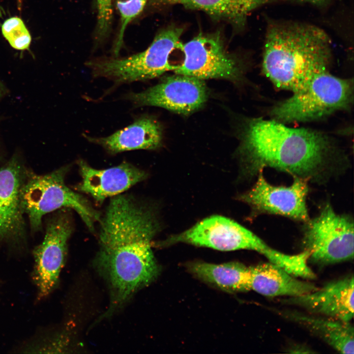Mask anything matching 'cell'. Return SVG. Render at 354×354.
I'll list each match as a JSON object with an SVG mask.
<instances>
[{
	"label": "cell",
	"mask_w": 354,
	"mask_h": 354,
	"mask_svg": "<svg viewBox=\"0 0 354 354\" xmlns=\"http://www.w3.org/2000/svg\"><path fill=\"white\" fill-rule=\"evenodd\" d=\"M183 62L174 71L176 74L201 80L223 79L234 82L243 76L242 63L226 50L217 32L200 33L183 44Z\"/></svg>",
	"instance_id": "9"
},
{
	"label": "cell",
	"mask_w": 354,
	"mask_h": 354,
	"mask_svg": "<svg viewBox=\"0 0 354 354\" xmlns=\"http://www.w3.org/2000/svg\"><path fill=\"white\" fill-rule=\"evenodd\" d=\"M307 223L303 238L308 262L334 264L354 258V222L346 215L337 214L326 205L319 214Z\"/></svg>",
	"instance_id": "8"
},
{
	"label": "cell",
	"mask_w": 354,
	"mask_h": 354,
	"mask_svg": "<svg viewBox=\"0 0 354 354\" xmlns=\"http://www.w3.org/2000/svg\"><path fill=\"white\" fill-rule=\"evenodd\" d=\"M332 59L330 38L322 29L296 22L268 25L262 70L277 88L293 92L301 89L328 71Z\"/></svg>",
	"instance_id": "3"
},
{
	"label": "cell",
	"mask_w": 354,
	"mask_h": 354,
	"mask_svg": "<svg viewBox=\"0 0 354 354\" xmlns=\"http://www.w3.org/2000/svg\"><path fill=\"white\" fill-rule=\"evenodd\" d=\"M275 0H155L160 5H181L202 11L212 19L223 20L236 28H243L248 15L256 8Z\"/></svg>",
	"instance_id": "19"
},
{
	"label": "cell",
	"mask_w": 354,
	"mask_h": 354,
	"mask_svg": "<svg viewBox=\"0 0 354 354\" xmlns=\"http://www.w3.org/2000/svg\"><path fill=\"white\" fill-rule=\"evenodd\" d=\"M183 29L166 28L155 37L145 51L123 58H105L87 63L95 77H104L118 85L158 77L174 70L178 65L169 61L174 51L181 50L180 41Z\"/></svg>",
	"instance_id": "6"
},
{
	"label": "cell",
	"mask_w": 354,
	"mask_h": 354,
	"mask_svg": "<svg viewBox=\"0 0 354 354\" xmlns=\"http://www.w3.org/2000/svg\"><path fill=\"white\" fill-rule=\"evenodd\" d=\"M258 174L252 188L239 196L240 200L251 206L255 214H277L306 223L310 220L306 203L307 179L295 177L289 186H274L266 180L263 170Z\"/></svg>",
	"instance_id": "11"
},
{
	"label": "cell",
	"mask_w": 354,
	"mask_h": 354,
	"mask_svg": "<svg viewBox=\"0 0 354 354\" xmlns=\"http://www.w3.org/2000/svg\"><path fill=\"white\" fill-rule=\"evenodd\" d=\"M159 229L151 217L136 211L120 214L106 226L103 246L94 260L110 296L109 307L100 320L111 317L157 277L160 268L151 247Z\"/></svg>",
	"instance_id": "2"
},
{
	"label": "cell",
	"mask_w": 354,
	"mask_h": 354,
	"mask_svg": "<svg viewBox=\"0 0 354 354\" xmlns=\"http://www.w3.org/2000/svg\"><path fill=\"white\" fill-rule=\"evenodd\" d=\"M148 0H116L120 15V29L114 52L117 56L121 48L125 30L128 25L143 11Z\"/></svg>",
	"instance_id": "22"
},
{
	"label": "cell",
	"mask_w": 354,
	"mask_h": 354,
	"mask_svg": "<svg viewBox=\"0 0 354 354\" xmlns=\"http://www.w3.org/2000/svg\"><path fill=\"white\" fill-rule=\"evenodd\" d=\"M238 150L250 175L270 167L308 180L321 177L342 157L326 134L262 118L246 121Z\"/></svg>",
	"instance_id": "1"
},
{
	"label": "cell",
	"mask_w": 354,
	"mask_h": 354,
	"mask_svg": "<svg viewBox=\"0 0 354 354\" xmlns=\"http://www.w3.org/2000/svg\"><path fill=\"white\" fill-rule=\"evenodd\" d=\"M78 164L82 180L77 189L90 195L99 204L107 197L126 191L147 177L145 171L125 162L104 170L93 168L83 160L78 161Z\"/></svg>",
	"instance_id": "15"
},
{
	"label": "cell",
	"mask_w": 354,
	"mask_h": 354,
	"mask_svg": "<svg viewBox=\"0 0 354 354\" xmlns=\"http://www.w3.org/2000/svg\"><path fill=\"white\" fill-rule=\"evenodd\" d=\"M251 290L268 297L297 296L318 289L314 284L302 281L270 262L250 266Z\"/></svg>",
	"instance_id": "18"
},
{
	"label": "cell",
	"mask_w": 354,
	"mask_h": 354,
	"mask_svg": "<svg viewBox=\"0 0 354 354\" xmlns=\"http://www.w3.org/2000/svg\"><path fill=\"white\" fill-rule=\"evenodd\" d=\"M308 313L350 322L354 317V276L331 281L311 293L283 299Z\"/></svg>",
	"instance_id": "14"
},
{
	"label": "cell",
	"mask_w": 354,
	"mask_h": 354,
	"mask_svg": "<svg viewBox=\"0 0 354 354\" xmlns=\"http://www.w3.org/2000/svg\"><path fill=\"white\" fill-rule=\"evenodd\" d=\"M26 173L16 157L0 167V241L19 240L25 236L21 188Z\"/></svg>",
	"instance_id": "13"
},
{
	"label": "cell",
	"mask_w": 354,
	"mask_h": 354,
	"mask_svg": "<svg viewBox=\"0 0 354 354\" xmlns=\"http://www.w3.org/2000/svg\"><path fill=\"white\" fill-rule=\"evenodd\" d=\"M86 137L89 141L101 146L109 153L116 154L131 150L157 148L161 145L162 130L154 118L144 116L108 137Z\"/></svg>",
	"instance_id": "16"
},
{
	"label": "cell",
	"mask_w": 354,
	"mask_h": 354,
	"mask_svg": "<svg viewBox=\"0 0 354 354\" xmlns=\"http://www.w3.org/2000/svg\"><path fill=\"white\" fill-rule=\"evenodd\" d=\"M179 242L220 251L253 250L280 267L288 261L286 254L270 247L251 231L222 216L206 218L184 232L152 243V246L163 247Z\"/></svg>",
	"instance_id": "7"
},
{
	"label": "cell",
	"mask_w": 354,
	"mask_h": 354,
	"mask_svg": "<svg viewBox=\"0 0 354 354\" xmlns=\"http://www.w3.org/2000/svg\"><path fill=\"white\" fill-rule=\"evenodd\" d=\"M293 93L271 108L269 115L272 119L283 123L304 122L349 110L353 102V80L336 77L326 71Z\"/></svg>",
	"instance_id": "4"
},
{
	"label": "cell",
	"mask_w": 354,
	"mask_h": 354,
	"mask_svg": "<svg viewBox=\"0 0 354 354\" xmlns=\"http://www.w3.org/2000/svg\"><path fill=\"white\" fill-rule=\"evenodd\" d=\"M72 231L71 217L67 211L61 210L47 221L43 240L33 251V277L41 297L50 294L58 283Z\"/></svg>",
	"instance_id": "10"
},
{
	"label": "cell",
	"mask_w": 354,
	"mask_h": 354,
	"mask_svg": "<svg viewBox=\"0 0 354 354\" xmlns=\"http://www.w3.org/2000/svg\"><path fill=\"white\" fill-rule=\"evenodd\" d=\"M1 32L12 48L18 50H25L29 48L31 36L21 18L12 17L6 19L1 26Z\"/></svg>",
	"instance_id": "21"
},
{
	"label": "cell",
	"mask_w": 354,
	"mask_h": 354,
	"mask_svg": "<svg viewBox=\"0 0 354 354\" xmlns=\"http://www.w3.org/2000/svg\"><path fill=\"white\" fill-rule=\"evenodd\" d=\"M3 87H2V84H1V83L0 82V96L2 94V92H3Z\"/></svg>",
	"instance_id": "25"
},
{
	"label": "cell",
	"mask_w": 354,
	"mask_h": 354,
	"mask_svg": "<svg viewBox=\"0 0 354 354\" xmlns=\"http://www.w3.org/2000/svg\"><path fill=\"white\" fill-rule=\"evenodd\" d=\"M69 170V166H65L43 175L27 171L21 188V202L33 231L41 229L45 215L63 208L75 210L92 232L94 223L100 221L99 213L88 201L66 185L65 177Z\"/></svg>",
	"instance_id": "5"
},
{
	"label": "cell",
	"mask_w": 354,
	"mask_h": 354,
	"mask_svg": "<svg viewBox=\"0 0 354 354\" xmlns=\"http://www.w3.org/2000/svg\"><path fill=\"white\" fill-rule=\"evenodd\" d=\"M113 0H95L97 10V33L98 37H106L110 30L112 20Z\"/></svg>",
	"instance_id": "23"
},
{
	"label": "cell",
	"mask_w": 354,
	"mask_h": 354,
	"mask_svg": "<svg viewBox=\"0 0 354 354\" xmlns=\"http://www.w3.org/2000/svg\"><path fill=\"white\" fill-rule=\"evenodd\" d=\"M298 2L308 3L318 6H322L327 4L330 0H295Z\"/></svg>",
	"instance_id": "24"
},
{
	"label": "cell",
	"mask_w": 354,
	"mask_h": 354,
	"mask_svg": "<svg viewBox=\"0 0 354 354\" xmlns=\"http://www.w3.org/2000/svg\"><path fill=\"white\" fill-rule=\"evenodd\" d=\"M138 93H130L127 98L135 106H156L182 115L200 109L208 93L203 80L179 75Z\"/></svg>",
	"instance_id": "12"
},
{
	"label": "cell",
	"mask_w": 354,
	"mask_h": 354,
	"mask_svg": "<svg viewBox=\"0 0 354 354\" xmlns=\"http://www.w3.org/2000/svg\"><path fill=\"white\" fill-rule=\"evenodd\" d=\"M189 268L199 279L224 291L233 293L251 290L250 267L239 262H195L190 264Z\"/></svg>",
	"instance_id": "20"
},
{
	"label": "cell",
	"mask_w": 354,
	"mask_h": 354,
	"mask_svg": "<svg viewBox=\"0 0 354 354\" xmlns=\"http://www.w3.org/2000/svg\"><path fill=\"white\" fill-rule=\"evenodd\" d=\"M280 314L303 327L339 353L354 354V330L350 322L296 311H282Z\"/></svg>",
	"instance_id": "17"
}]
</instances>
